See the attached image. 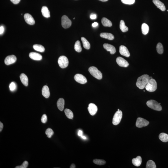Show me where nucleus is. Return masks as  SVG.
<instances>
[{"label": "nucleus", "mask_w": 168, "mask_h": 168, "mask_svg": "<svg viewBox=\"0 0 168 168\" xmlns=\"http://www.w3.org/2000/svg\"><path fill=\"white\" fill-rule=\"evenodd\" d=\"M150 79V77L149 75H142L138 78L136 83L137 86L139 88L143 89L145 87Z\"/></svg>", "instance_id": "nucleus-1"}, {"label": "nucleus", "mask_w": 168, "mask_h": 168, "mask_svg": "<svg viewBox=\"0 0 168 168\" xmlns=\"http://www.w3.org/2000/svg\"><path fill=\"white\" fill-rule=\"evenodd\" d=\"M147 105L150 108L157 111H161L162 107L158 102L155 100H151L147 101Z\"/></svg>", "instance_id": "nucleus-2"}, {"label": "nucleus", "mask_w": 168, "mask_h": 168, "mask_svg": "<svg viewBox=\"0 0 168 168\" xmlns=\"http://www.w3.org/2000/svg\"><path fill=\"white\" fill-rule=\"evenodd\" d=\"M88 71L95 78L98 80H101L102 78V74L94 66L90 67L88 69Z\"/></svg>", "instance_id": "nucleus-3"}, {"label": "nucleus", "mask_w": 168, "mask_h": 168, "mask_svg": "<svg viewBox=\"0 0 168 168\" xmlns=\"http://www.w3.org/2000/svg\"><path fill=\"white\" fill-rule=\"evenodd\" d=\"M157 87V83L156 81L152 78L150 79L145 87L147 91L152 92L156 91Z\"/></svg>", "instance_id": "nucleus-4"}, {"label": "nucleus", "mask_w": 168, "mask_h": 168, "mask_svg": "<svg viewBox=\"0 0 168 168\" xmlns=\"http://www.w3.org/2000/svg\"><path fill=\"white\" fill-rule=\"evenodd\" d=\"M58 64L61 68L67 67L69 64V61L67 58L65 56H61L58 59Z\"/></svg>", "instance_id": "nucleus-5"}, {"label": "nucleus", "mask_w": 168, "mask_h": 168, "mask_svg": "<svg viewBox=\"0 0 168 168\" xmlns=\"http://www.w3.org/2000/svg\"><path fill=\"white\" fill-rule=\"evenodd\" d=\"M122 113L121 111H117L114 115L112 120V123L114 125H117L120 123L122 118Z\"/></svg>", "instance_id": "nucleus-6"}, {"label": "nucleus", "mask_w": 168, "mask_h": 168, "mask_svg": "<svg viewBox=\"0 0 168 168\" xmlns=\"http://www.w3.org/2000/svg\"><path fill=\"white\" fill-rule=\"evenodd\" d=\"M61 24L63 28H68L71 26L72 22L67 16L63 15L61 18Z\"/></svg>", "instance_id": "nucleus-7"}, {"label": "nucleus", "mask_w": 168, "mask_h": 168, "mask_svg": "<svg viewBox=\"0 0 168 168\" xmlns=\"http://www.w3.org/2000/svg\"><path fill=\"white\" fill-rule=\"evenodd\" d=\"M149 124V121L142 118H138L136 123L137 127L139 128H142L146 126Z\"/></svg>", "instance_id": "nucleus-8"}, {"label": "nucleus", "mask_w": 168, "mask_h": 168, "mask_svg": "<svg viewBox=\"0 0 168 168\" xmlns=\"http://www.w3.org/2000/svg\"><path fill=\"white\" fill-rule=\"evenodd\" d=\"M74 79L76 82L82 84H86L87 81L86 77L80 74H77L75 75Z\"/></svg>", "instance_id": "nucleus-9"}, {"label": "nucleus", "mask_w": 168, "mask_h": 168, "mask_svg": "<svg viewBox=\"0 0 168 168\" xmlns=\"http://www.w3.org/2000/svg\"><path fill=\"white\" fill-rule=\"evenodd\" d=\"M17 61V58L14 55H12L6 57L4 60L5 64L9 65L14 63Z\"/></svg>", "instance_id": "nucleus-10"}, {"label": "nucleus", "mask_w": 168, "mask_h": 168, "mask_svg": "<svg viewBox=\"0 0 168 168\" xmlns=\"http://www.w3.org/2000/svg\"><path fill=\"white\" fill-rule=\"evenodd\" d=\"M116 62L120 67H127L129 66V64L127 61L123 58L118 57L116 59Z\"/></svg>", "instance_id": "nucleus-11"}, {"label": "nucleus", "mask_w": 168, "mask_h": 168, "mask_svg": "<svg viewBox=\"0 0 168 168\" xmlns=\"http://www.w3.org/2000/svg\"><path fill=\"white\" fill-rule=\"evenodd\" d=\"M88 110L90 115L91 116H94L97 112V107L95 104L92 103H90L88 105Z\"/></svg>", "instance_id": "nucleus-12"}, {"label": "nucleus", "mask_w": 168, "mask_h": 168, "mask_svg": "<svg viewBox=\"0 0 168 168\" xmlns=\"http://www.w3.org/2000/svg\"><path fill=\"white\" fill-rule=\"evenodd\" d=\"M24 17L25 21L28 24L33 25L34 24L35 21L34 19L30 14L28 13L25 14Z\"/></svg>", "instance_id": "nucleus-13"}, {"label": "nucleus", "mask_w": 168, "mask_h": 168, "mask_svg": "<svg viewBox=\"0 0 168 168\" xmlns=\"http://www.w3.org/2000/svg\"><path fill=\"white\" fill-rule=\"evenodd\" d=\"M119 52L121 55L125 57H128L130 56V53L127 48L126 46L121 45L119 48Z\"/></svg>", "instance_id": "nucleus-14"}, {"label": "nucleus", "mask_w": 168, "mask_h": 168, "mask_svg": "<svg viewBox=\"0 0 168 168\" xmlns=\"http://www.w3.org/2000/svg\"><path fill=\"white\" fill-rule=\"evenodd\" d=\"M104 48L108 51H109L111 54H114L116 52V49L113 45L107 43L104 44Z\"/></svg>", "instance_id": "nucleus-15"}, {"label": "nucleus", "mask_w": 168, "mask_h": 168, "mask_svg": "<svg viewBox=\"0 0 168 168\" xmlns=\"http://www.w3.org/2000/svg\"><path fill=\"white\" fill-rule=\"evenodd\" d=\"M153 2L158 8L161 10L164 11L166 10V7L164 4L159 0H153Z\"/></svg>", "instance_id": "nucleus-16"}, {"label": "nucleus", "mask_w": 168, "mask_h": 168, "mask_svg": "<svg viewBox=\"0 0 168 168\" xmlns=\"http://www.w3.org/2000/svg\"><path fill=\"white\" fill-rule=\"evenodd\" d=\"M29 56L32 59L36 61H40L42 59V55L36 52H31L29 54Z\"/></svg>", "instance_id": "nucleus-17"}, {"label": "nucleus", "mask_w": 168, "mask_h": 168, "mask_svg": "<svg viewBox=\"0 0 168 168\" xmlns=\"http://www.w3.org/2000/svg\"><path fill=\"white\" fill-rule=\"evenodd\" d=\"M42 94L43 96L46 98H48L49 97L50 92L48 86L46 85L43 86L42 89Z\"/></svg>", "instance_id": "nucleus-18"}, {"label": "nucleus", "mask_w": 168, "mask_h": 168, "mask_svg": "<svg viewBox=\"0 0 168 168\" xmlns=\"http://www.w3.org/2000/svg\"><path fill=\"white\" fill-rule=\"evenodd\" d=\"M142 160L141 157L138 156L136 158L133 159L132 163L134 166L136 167H139L141 165Z\"/></svg>", "instance_id": "nucleus-19"}, {"label": "nucleus", "mask_w": 168, "mask_h": 168, "mask_svg": "<svg viewBox=\"0 0 168 168\" xmlns=\"http://www.w3.org/2000/svg\"><path fill=\"white\" fill-rule=\"evenodd\" d=\"M100 36L102 38L111 40H112L114 39V37L113 35L111 33H106V32L102 33L100 34Z\"/></svg>", "instance_id": "nucleus-20"}, {"label": "nucleus", "mask_w": 168, "mask_h": 168, "mask_svg": "<svg viewBox=\"0 0 168 168\" xmlns=\"http://www.w3.org/2000/svg\"><path fill=\"white\" fill-rule=\"evenodd\" d=\"M21 82L24 86H27L28 85V79L27 76L24 74H22L20 76Z\"/></svg>", "instance_id": "nucleus-21"}, {"label": "nucleus", "mask_w": 168, "mask_h": 168, "mask_svg": "<svg viewBox=\"0 0 168 168\" xmlns=\"http://www.w3.org/2000/svg\"><path fill=\"white\" fill-rule=\"evenodd\" d=\"M41 12L44 17L48 18L50 17V11L46 6H44L42 7Z\"/></svg>", "instance_id": "nucleus-22"}, {"label": "nucleus", "mask_w": 168, "mask_h": 168, "mask_svg": "<svg viewBox=\"0 0 168 168\" xmlns=\"http://www.w3.org/2000/svg\"><path fill=\"white\" fill-rule=\"evenodd\" d=\"M65 104V101L63 98L59 99L57 103L58 108L60 111H63L64 109V106Z\"/></svg>", "instance_id": "nucleus-23"}, {"label": "nucleus", "mask_w": 168, "mask_h": 168, "mask_svg": "<svg viewBox=\"0 0 168 168\" xmlns=\"http://www.w3.org/2000/svg\"><path fill=\"white\" fill-rule=\"evenodd\" d=\"M101 22L103 25L104 27H111L112 26V22L106 17H103L102 18Z\"/></svg>", "instance_id": "nucleus-24"}, {"label": "nucleus", "mask_w": 168, "mask_h": 168, "mask_svg": "<svg viewBox=\"0 0 168 168\" xmlns=\"http://www.w3.org/2000/svg\"><path fill=\"white\" fill-rule=\"evenodd\" d=\"M83 46L84 48L87 50L89 49L90 48V45L88 41L84 37H82L81 38Z\"/></svg>", "instance_id": "nucleus-25"}, {"label": "nucleus", "mask_w": 168, "mask_h": 168, "mask_svg": "<svg viewBox=\"0 0 168 168\" xmlns=\"http://www.w3.org/2000/svg\"><path fill=\"white\" fill-rule=\"evenodd\" d=\"M159 138L163 142H167L168 141V135L165 133H162L160 134Z\"/></svg>", "instance_id": "nucleus-26"}, {"label": "nucleus", "mask_w": 168, "mask_h": 168, "mask_svg": "<svg viewBox=\"0 0 168 168\" xmlns=\"http://www.w3.org/2000/svg\"><path fill=\"white\" fill-rule=\"evenodd\" d=\"M141 30L143 34L145 35L147 34L149 30V26L146 23H143L141 26Z\"/></svg>", "instance_id": "nucleus-27"}, {"label": "nucleus", "mask_w": 168, "mask_h": 168, "mask_svg": "<svg viewBox=\"0 0 168 168\" xmlns=\"http://www.w3.org/2000/svg\"><path fill=\"white\" fill-rule=\"evenodd\" d=\"M120 29L123 32H126L128 30V28L125 25L124 21L123 20H121L120 21Z\"/></svg>", "instance_id": "nucleus-28"}, {"label": "nucleus", "mask_w": 168, "mask_h": 168, "mask_svg": "<svg viewBox=\"0 0 168 168\" xmlns=\"http://www.w3.org/2000/svg\"><path fill=\"white\" fill-rule=\"evenodd\" d=\"M33 48L36 51L40 52H43L45 51V48L42 45L35 44L33 46Z\"/></svg>", "instance_id": "nucleus-29"}, {"label": "nucleus", "mask_w": 168, "mask_h": 168, "mask_svg": "<svg viewBox=\"0 0 168 168\" xmlns=\"http://www.w3.org/2000/svg\"><path fill=\"white\" fill-rule=\"evenodd\" d=\"M65 113L68 118L70 119H72L74 117L73 113L71 110L68 109H65Z\"/></svg>", "instance_id": "nucleus-30"}, {"label": "nucleus", "mask_w": 168, "mask_h": 168, "mask_svg": "<svg viewBox=\"0 0 168 168\" xmlns=\"http://www.w3.org/2000/svg\"><path fill=\"white\" fill-rule=\"evenodd\" d=\"M74 48L75 51L77 52H80L82 51V47L81 46V42L79 41H76L75 44Z\"/></svg>", "instance_id": "nucleus-31"}, {"label": "nucleus", "mask_w": 168, "mask_h": 168, "mask_svg": "<svg viewBox=\"0 0 168 168\" xmlns=\"http://www.w3.org/2000/svg\"><path fill=\"white\" fill-rule=\"evenodd\" d=\"M157 51L158 53L162 54L164 52V48L162 44L159 43L156 46Z\"/></svg>", "instance_id": "nucleus-32"}, {"label": "nucleus", "mask_w": 168, "mask_h": 168, "mask_svg": "<svg viewBox=\"0 0 168 168\" xmlns=\"http://www.w3.org/2000/svg\"><path fill=\"white\" fill-rule=\"evenodd\" d=\"M146 168H156V166L155 163L152 160H150L147 163Z\"/></svg>", "instance_id": "nucleus-33"}, {"label": "nucleus", "mask_w": 168, "mask_h": 168, "mask_svg": "<svg viewBox=\"0 0 168 168\" xmlns=\"http://www.w3.org/2000/svg\"><path fill=\"white\" fill-rule=\"evenodd\" d=\"M93 162L95 164L99 165H104L106 163V162L104 160L99 159H95L93 160Z\"/></svg>", "instance_id": "nucleus-34"}, {"label": "nucleus", "mask_w": 168, "mask_h": 168, "mask_svg": "<svg viewBox=\"0 0 168 168\" xmlns=\"http://www.w3.org/2000/svg\"><path fill=\"white\" fill-rule=\"evenodd\" d=\"M45 133L47 135V137L50 138L53 135L54 132L52 129L48 128L46 130Z\"/></svg>", "instance_id": "nucleus-35"}, {"label": "nucleus", "mask_w": 168, "mask_h": 168, "mask_svg": "<svg viewBox=\"0 0 168 168\" xmlns=\"http://www.w3.org/2000/svg\"><path fill=\"white\" fill-rule=\"evenodd\" d=\"M123 3L125 4L131 5L135 3V0H121Z\"/></svg>", "instance_id": "nucleus-36"}, {"label": "nucleus", "mask_w": 168, "mask_h": 168, "mask_svg": "<svg viewBox=\"0 0 168 168\" xmlns=\"http://www.w3.org/2000/svg\"><path fill=\"white\" fill-rule=\"evenodd\" d=\"M28 163L27 161H25L20 166H16L15 168H27L28 167Z\"/></svg>", "instance_id": "nucleus-37"}, {"label": "nucleus", "mask_w": 168, "mask_h": 168, "mask_svg": "<svg viewBox=\"0 0 168 168\" xmlns=\"http://www.w3.org/2000/svg\"><path fill=\"white\" fill-rule=\"evenodd\" d=\"M41 121L42 123H46L47 121V116L46 114H43L42 115L41 119Z\"/></svg>", "instance_id": "nucleus-38"}, {"label": "nucleus", "mask_w": 168, "mask_h": 168, "mask_svg": "<svg viewBox=\"0 0 168 168\" xmlns=\"http://www.w3.org/2000/svg\"><path fill=\"white\" fill-rule=\"evenodd\" d=\"M10 90L11 91H13L16 88L15 84L14 82H12L9 85Z\"/></svg>", "instance_id": "nucleus-39"}, {"label": "nucleus", "mask_w": 168, "mask_h": 168, "mask_svg": "<svg viewBox=\"0 0 168 168\" xmlns=\"http://www.w3.org/2000/svg\"><path fill=\"white\" fill-rule=\"evenodd\" d=\"M21 0H10V1L12 3L14 4H17L19 3Z\"/></svg>", "instance_id": "nucleus-40"}, {"label": "nucleus", "mask_w": 168, "mask_h": 168, "mask_svg": "<svg viewBox=\"0 0 168 168\" xmlns=\"http://www.w3.org/2000/svg\"><path fill=\"white\" fill-rule=\"evenodd\" d=\"M4 31V28L3 26H1L0 27V34L2 35Z\"/></svg>", "instance_id": "nucleus-41"}, {"label": "nucleus", "mask_w": 168, "mask_h": 168, "mask_svg": "<svg viewBox=\"0 0 168 168\" xmlns=\"http://www.w3.org/2000/svg\"><path fill=\"white\" fill-rule=\"evenodd\" d=\"M90 17L91 19H95L96 18V14H91V15H90Z\"/></svg>", "instance_id": "nucleus-42"}, {"label": "nucleus", "mask_w": 168, "mask_h": 168, "mask_svg": "<svg viewBox=\"0 0 168 168\" xmlns=\"http://www.w3.org/2000/svg\"><path fill=\"white\" fill-rule=\"evenodd\" d=\"M98 23L97 22H94L92 24V26L93 27H97L98 26Z\"/></svg>", "instance_id": "nucleus-43"}, {"label": "nucleus", "mask_w": 168, "mask_h": 168, "mask_svg": "<svg viewBox=\"0 0 168 168\" xmlns=\"http://www.w3.org/2000/svg\"><path fill=\"white\" fill-rule=\"evenodd\" d=\"M3 124L1 122H0V131H2L3 127Z\"/></svg>", "instance_id": "nucleus-44"}, {"label": "nucleus", "mask_w": 168, "mask_h": 168, "mask_svg": "<svg viewBox=\"0 0 168 168\" xmlns=\"http://www.w3.org/2000/svg\"><path fill=\"white\" fill-rule=\"evenodd\" d=\"M79 136H81L83 135V132L82 130H80L79 131L78 133Z\"/></svg>", "instance_id": "nucleus-45"}, {"label": "nucleus", "mask_w": 168, "mask_h": 168, "mask_svg": "<svg viewBox=\"0 0 168 168\" xmlns=\"http://www.w3.org/2000/svg\"><path fill=\"white\" fill-rule=\"evenodd\" d=\"M70 168H76V165H75V164H72L71 165V167H70Z\"/></svg>", "instance_id": "nucleus-46"}, {"label": "nucleus", "mask_w": 168, "mask_h": 168, "mask_svg": "<svg viewBox=\"0 0 168 168\" xmlns=\"http://www.w3.org/2000/svg\"><path fill=\"white\" fill-rule=\"evenodd\" d=\"M81 137L82 138V139H85V140L86 139V137L83 136V135H82V136H81Z\"/></svg>", "instance_id": "nucleus-47"}, {"label": "nucleus", "mask_w": 168, "mask_h": 168, "mask_svg": "<svg viewBox=\"0 0 168 168\" xmlns=\"http://www.w3.org/2000/svg\"><path fill=\"white\" fill-rule=\"evenodd\" d=\"M99 0L102 1V2H106V1H107L108 0Z\"/></svg>", "instance_id": "nucleus-48"}, {"label": "nucleus", "mask_w": 168, "mask_h": 168, "mask_svg": "<svg viewBox=\"0 0 168 168\" xmlns=\"http://www.w3.org/2000/svg\"><path fill=\"white\" fill-rule=\"evenodd\" d=\"M120 111L119 109H118V111Z\"/></svg>", "instance_id": "nucleus-49"}, {"label": "nucleus", "mask_w": 168, "mask_h": 168, "mask_svg": "<svg viewBox=\"0 0 168 168\" xmlns=\"http://www.w3.org/2000/svg\"><path fill=\"white\" fill-rule=\"evenodd\" d=\"M160 104H161V103H160Z\"/></svg>", "instance_id": "nucleus-50"}, {"label": "nucleus", "mask_w": 168, "mask_h": 168, "mask_svg": "<svg viewBox=\"0 0 168 168\" xmlns=\"http://www.w3.org/2000/svg\"><path fill=\"white\" fill-rule=\"evenodd\" d=\"M167 11H168V10H167Z\"/></svg>", "instance_id": "nucleus-51"}]
</instances>
